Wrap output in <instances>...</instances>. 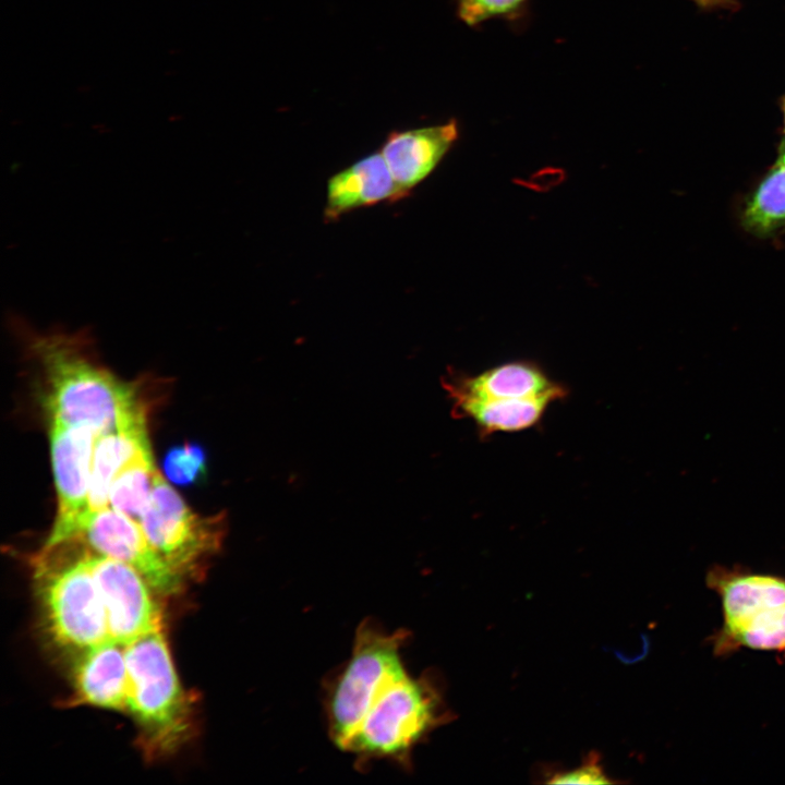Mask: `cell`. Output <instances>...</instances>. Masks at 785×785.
Masks as SVG:
<instances>
[{"label":"cell","mask_w":785,"mask_h":785,"mask_svg":"<svg viewBox=\"0 0 785 785\" xmlns=\"http://www.w3.org/2000/svg\"><path fill=\"white\" fill-rule=\"evenodd\" d=\"M404 198L378 150L333 174L326 185L323 217L331 222L345 214Z\"/></svg>","instance_id":"12"},{"label":"cell","mask_w":785,"mask_h":785,"mask_svg":"<svg viewBox=\"0 0 785 785\" xmlns=\"http://www.w3.org/2000/svg\"><path fill=\"white\" fill-rule=\"evenodd\" d=\"M782 108H783V116H784V130H783V131H784V137H783V141L785 142V97H784V99H783Z\"/></svg>","instance_id":"23"},{"label":"cell","mask_w":785,"mask_h":785,"mask_svg":"<svg viewBox=\"0 0 785 785\" xmlns=\"http://www.w3.org/2000/svg\"><path fill=\"white\" fill-rule=\"evenodd\" d=\"M126 709L149 758L178 750L192 734V705L181 687L161 628L125 644Z\"/></svg>","instance_id":"2"},{"label":"cell","mask_w":785,"mask_h":785,"mask_svg":"<svg viewBox=\"0 0 785 785\" xmlns=\"http://www.w3.org/2000/svg\"><path fill=\"white\" fill-rule=\"evenodd\" d=\"M546 783L551 784H609L613 781L604 772L600 758L592 752L584 762L569 771L552 775Z\"/></svg>","instance_id":"20"},{"label":"cell","mask_w":785,"mask_h":785,"mask_svg":"<svg viewBox=\"0 0 785 785\" xmlns=\"http://www.w3.org/2000/svg\"><path fill=\"white\" fill-rule=\"evenodd\" d=\"M86 557L102 600L111 640L125 645L161 628L158 592L136 568L88 547Z\"/></svg>","instance_id":"9"},{"label":"cell","mask_w":785,"mask_h":785,"mask_svg":"<svg viewBox=\"0 0 785 785\" xmlns=\"http://www.w3.org/2000/svg\"><path fill=\"white\" fill-rule=\"evenodd\" d=\"M147 449L150 446L146 410L141 402L120 419L117 427L99 434L96 439L87 517L109 506L110 487L117 474L137 454Z\"/></svg>","instance_id":"13"},{"label":"cell","mask_w":785,"mask_h":785,"mask_svg":"<svg viewBox=\"0 0 785 785\" xmlns=\"http://www.w3.org/2000/svg\"><path fill=\"white\" fill-rule=\"evenodd\" d=\"M128 677L125 645L109 639L78 653L73 669L76 698L88 705L125 711Z\"/></svg>","instance_id":"14"},{"label":"cell","mask_w":785,"mask_h":785,"mask_svg":"<svg viewBox=\"0 0 785 785\" xmlns=\"http://www.w3.org/2000/svg\"><path fill=\"white\" fill-rule=\"evenodd\" d=\"M454 413L474 422L482 435L518 432L536 425L553 402L563 399L546 395L521 399H483L450 396Z\"/></svg>","instance_id":"16"},{"label":"cell","mask_w":785,"mask_h":785,"mask_svg":"<svg viewBox=\"0 0 785 785\" xmlns=\"http://www.w3.org/2000/svg\"><path fill=\"white\" fill-rule=\"evenodd\" d=\"M98 433L50 420L49 439L57 514L44 547L73 540L88 515L92 463Z\"/></svg>","instance_id":"8"},{"label":"cell","mask_w":785,"mask_h":785,"mask_svg":"<svg viewBox=\"0 0 785 785\" xmlns=\"http://www.w3.org/2000/svg\"><path fill=\"white\" fill-rule=\"evenodd\" d=\"M456 121L390 132L379 152L404 197L438 166L458 138Z\"/></svg>","instance_id":"11"},{"label":"cell","mask_w":785,"mask_h":785,"mask_svg":"<svg viewBox=\"0 0 785 785\" xmlns=\"http://www.w3.org/2000/svg\"><path fill=\"white\" fill-rule=\"evenodd\" d=\"M740 225L760 239L785 232V142L782 141L774 162L742 201Z\"/></svg>","instance_id":"17"},{"label":"cell","mask_w":785,"mask_h":785,"mask_svg":"<svg viewBox=\"0 0 785 785\" xmlns=\"http://www.w3.org/2000/svg\"><path fill=\"white\" fill-rule=\"evenodd\" d=\"M705 584L720 597L722 611L721 626L708 638L715 656L741 649L785 656V577L714 565Z\"/></svg>","instance_id":"4"},{"label":"cell","mask_w":785,"mask_h":785,"mask_svg":"<svg viewBox=\"0 0 785 785\" xmlns=\"http://www.w3.org/2000/svg\"><path fill=\"white\" fill-rule=\"evenodd\" d=\"M444 387L450 396L483 399H521L546 395L566 396V389L531 362H508L480 374L448 375Z\"/></svg>","instance_id":"15"},{"label":"cell","mask_w":785,"mask_h":785,"mask_svg":"<svg viewBox=\"0 0 785 785\" xmlns=\"http://www.w3.org/2000/svg\"><path fill=\"white\" fill-rule=\"evenodd\" d=\"M86 552L77 540L44 547L35 571L48 633L59 647L77 654L110 639Z\"/></svg>","instance_id":"3"},{"label":"cell","mask_w":785,"mask_h":785,"mask_svg":"<svg viewBox=\"0 0 785 785\" xmlns=\"http://www.w3.org/2000/svg\"><path fill=\"white\" fill-rule=\"evenodd\" d=\"M28 340L46 375L50 420L86 425L102 434L141 402L132 386L90 360L76 336L33 334Z\"/></svg>","instance_id":"1"},{"label":"cell","mask_w":785,"mask_h":785,"mask_svg":"<svg viewBox=\"0 0 785 785\" xmlns=\"http://www.w3.org/2000/svg\"><path fill=\"white\" fill-rule=\"evenodd\" d=\"M523 0H459L460 17L468 24L505 14L516 9Z\"/></svg>","instance_id":"21"},{"label":"cell","mask_w":785,"mask_h":785,"mask_svg":"<svg viewBox=\"0 0 785 785\" xmlns=\"http://www.w3.org/2000/svg\"><path fill=\"white\" fill-rule=\"evenodd\" d=\"M73 540L133 566L158 594H176L185 582L155 552L141 526L110 506L88 516Z\"/></svg>","instance_id":"10"},{"label":"cell","mask_w":785,"mask_h":785,"mask_svg":"<svg viewBox=\"0 0 785 785\" xmlns=\"http://www.w3.org/2000/svg\"><path fill=\"white\" fill-rule=\"evenodd\" d=\"M408 638L409 631L389 632L375 619L357 628L349 660L325 696L328 733L341 750L383 690L407 674L401 648Z\"/></svg>","instance_id":"6"},{"label":"cell","mask_w":785,"mask_h":785,"mask_svg":"<svg viewBox=\"0 0 785 785\" xmlns=\"http://www.w3.org/2000/svg\"><path fill=\"white\" fill-rule=\"evenodd\" d=\"M206 454L201 445L189 443L174 446L164 458V471L179 485H192L206 474Z\"/></svg>","instance_id":"19"},{"label":"cell","mask_w":785,"mask_h":785,"mask_svg":"<svg viewBox=\"0 0 785 785\" xmlns=\"http://www.w3.org/2000/svg\"><path fill=\"white\" fill-rule=\"evenodd\" d=\"M140 526L155 552L184 581L203 575L226 534V515L194 512L158 472Z\"/></svg>","instance_id":"7"},{"label":"cell","mask_w":785,"mask_h":785,"mask_svg":"<svg viewBox=\"0 0 785 785\" xmlns=\"http://www.w3.org/2000/svg\"><path fill=\"white\" fill-rule=\"evenodd\" d=\"M158 472L150 449L137 454L114 478L109 506L140 524Z\"/></svg>","instance_id":"18"},{"label":"cell","mask_w":785,"mask_h":785,"mask_svg":"<svg viewBox=\"0 0 785 785\" xmlns=\"http://www.w3.org/2000/svg\"><path fill=\"white\" fill-rule=\"evenodd\" d=\"M697 1L703 5H711V4L717 3L721 0H697Z\"/></svg>","instance_id":"22"},{"label":"cell","mask_w":785,"mask_h":785,"mask_svg":"<svg viewBox=\"0 0 785 785\" xmlns=\"http://www.w3.org/2000/svg\"><path fill=\"white\" fill-rule=\"evenodd\" d=\"M450 718L436 677L407 673L377 697L342 750L358 764L386 759L409 768L414 747Z\"/></svg>","instance_id":"5"}]
</instances>
